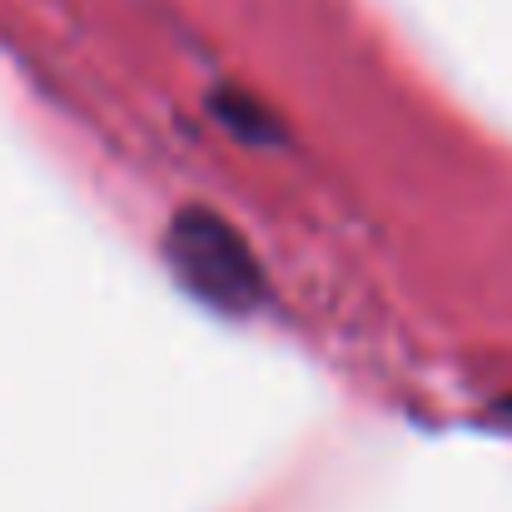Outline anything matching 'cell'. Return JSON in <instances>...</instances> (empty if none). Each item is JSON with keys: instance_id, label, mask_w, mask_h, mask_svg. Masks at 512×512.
I'll return each mask as SVG.
<instances>
[{"instance_id": "cell-1", "label": "cell", "mask_w": 512, "mask_h": 512, "mask_svg": "<svg viewBox=\"0 0 512 512\" xmlns=\"http://www.w3.org/2000/svg\"><path fill=\"white\" fill-rule=\"evenodd\" d=\"M165 264L189 299L224 319H249L269 299V279L249 239L214 209L184 204L165 229Z\"/></svg>"}, {"instance_id": "cell-2", "label": "cell", "mask_w": 512, "mask_h": 512, "mask_svg": "<svg viewBox=\"0 0 512 512\" xmlns=\"http://www.w3.org/2000/svg\"><path fill=\"white\" fill-rule=\"evenodd\" d=\"M214 115H219V125H224L229 135H239V140H249V145H269V140H279L274 115H269L259 100L239 95V90L214 95Z\"/></svg>"}, {"instance_id": "cell-3", "label": "cell", "mask_w": 512, "mask_h": 512, "mask_svg": "<svg viewBox=\"0 0 512 512\" xmlns=\"http://www.w3.org/2000/svg\"><path fill=\"white\" fill-rule=\"evenodd\" d=\"M503 413H512V398H503Z\"/></svg>"}]
</instances>
